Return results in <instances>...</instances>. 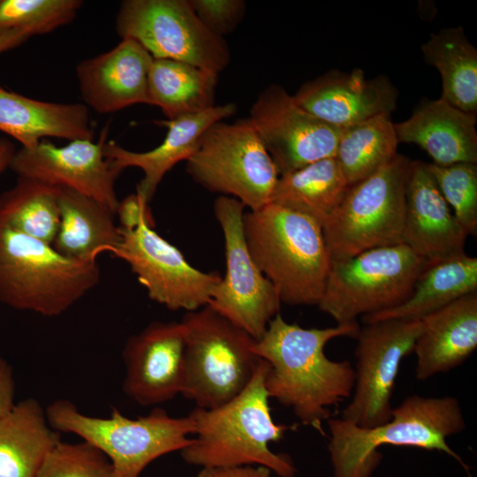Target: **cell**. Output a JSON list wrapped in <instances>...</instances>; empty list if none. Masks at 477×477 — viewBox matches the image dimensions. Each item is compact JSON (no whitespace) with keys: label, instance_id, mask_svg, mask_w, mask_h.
Instances as JSON below:
<instances>
[{"label":"cell","instance_id":"f546056e","mask_svg":"<svg viewBox=\"0 0 477 477\" xmlns=\"http://www.w3.org/2000/svg\"><path fill=\"white\" fill-rule=\"evenodd\" d=\"M424 61L442 78L441 98L454 107L477 113V49L462 26L448 27L431 34L421 45Z\"/></svg>","mask_w":477,"mask_h":477},{"label":"cell","instance_id":"ffe728a7","mask_svg":"<svg viewBox=\"0 0 477 477\" xmlns=\"http://www.w3.org/2000/svg\"><path fill=\"white\" fill-rule=\"evenodd\" d=\"M153 59L138 42L124 38L110 50L80 61L76 76L85 105L99 114H110L133 104H148Z\"/></svg>","mask_w":477,"mask_h":477},{"label":"cell","instance_id":"4316f807","mask_svg":"<svg viewBox=\"0 0 477 477\" xmlns=\"http://www.w3.org/2000/svg\"><path fill=\"white\" fill-rule=\"evenodd\" d=\"M477 292V258L466 254L428 265L400 305L362 317L364 323L387 319H422L454 300Z\"/></svg>","mask_w":477,"mask_h":477},{"label":"cell","instance_id":"603a6c76","mask_svg":"<svg viewBox=\"0 0 477 477\" xmlns=\"http://www.w3.org/2000/svg\"><path fill=\"white\" fill-rule=\"evenodd\" d=\"M394 127L398 142L417 145L436 165L477 163L476 115L441 97L420 102L410 117L394 123Z\"/></svg>","mask_w":477,"mask_h":477},{"label":"cell","instance_id":"e575fe53","mask_svg":"<svg viewBox=\"0 0 477 477\" xmlns=\"http://www.w3.org/2000/svg\"><path fill=\"white\" fill-rule=\"evenodd\" d=\"M36 477H114L111 462L91 443L59 442Z\"/></svg>","mask_w":477,"mask_h":477},{"label":"cell","instance_id":"836d02e7","mask_svg":"<svg viewBox=\"0 0 477 477\" xmlns=\"http://www.w3.org/2000/svg\"><path fill=\"white\" fill-rule=\"evenodd\" d=\"M443 197L467 235L477 233V163H428Z\"/></svg>","mask_w":477,"mask_h":477},{"label":"cell","instance_id":"3957f363","mask_svg":"<svg viewBox=\"0 0 477 477\" xmlns=\"http://www.w3.org/2000/svg\"><path fill=\"white\" fill-rule=\"evenodd\" d=\"M329 453L334 477H371L382 460L379 447L411 446L444 452L468 471V466L448 444L462 432L466 421L459 401L451 396L412 395L392 410L391 419L364 428L342 418L327 420Z\"/></svg>","mask_w":477,"mask_h":477},{"label":"cell","instance_id":"4dcf8cb0","mask_svg":"<svg viewBox=\"0 0 477 477\" xmlns=\"http://www.w3.org/2000/svg\"><path fill=\"white\" fill-rule=\"evenodd\" d=\"M391 114H380L342 129L335 158L352 186L389 163L398 140Z\"/></svg>","mask_w":477,"mask_h":477},{"label":"cell","instance_id":"484cf974","mask_svg":"<svg viewBox=\"0 0 477 477\" xmlns=\"http://www.w3.org/2000/svg\"><path fill=\"white\" fill-rule=\"evenodd\" d=\"M58 207L60 223L52 243L58 253L80 261H97L104 252L113 254L121 239L115 213L65 187H60Z\"/></svg>","mask_w":477,"mask_h":477},{"label":"cell","instance_id":"74e56055","mask_svg":"<svg viewBox=\"0 0 477 477\" xmlns=\"http://www.w3.org/2000/svg\"><path fill=\"white\" fill-rule=\"evenodd\" d=\"M15 385L11 365L0 356V417L15 405Z\"/></svg>","mask_w":477,"mask_h":477},{"label":"cell","instance_id":"9c48e42d","mask_svg":"<svg viewBox=\"0 0 477 477\" xmlns=\"http://www.w3.org/2000/svg\"><path fill=\"white\" fill-rule=\"evenodd\" d=\"M428 263L404 244L372 248L331 260L321 311L337 324L390 309L411 294Z\"/></svg>","mask_w":477,"mask_h":477},{"label":"cell","instance_id":"f1b7e54d","mask_svg":"<svg viewBox=\"0 0 477 477\" xmlns=\"http://www.w3.org/2000/svg\"><path fill=\"white\" fill-rule=\"evenodd\" d=\"M218 74L172 59L154 58L148 80V104L167 119L204 111L215 106Z\"/></svg>","mask_w":477,"mask_h":477},{"label":"cell","instance_id":"ab89813d","mask_svg":"<svg viewBox=\"0 0 477 477\" xmlns=\"http://www.w3.org/2000/svg\"><path fill=\"white\" fill-rule=\"evenodd\" d=\"M26 41V39L19 34H11L0 38V53L16 48Z\"/></svg>","mask_w":477,"mask_h":477},{"label":"cell","instance_id":"f35d334b","mask_svg":"<svg viewBox=\"0 0 477 477\" xmlns=\"http://www.w3.org/2000/svg\"><path fill=\"white\" fill-rule=\"evenodd\" d=\"M16 153L14 145L5 138H0V175L11 167Z\"/></svg>","mask_w":477,"mask_h":477},{"label":"cell","instance_id":"d4e9b609","mask_svg":"<svg viewBox=\"0 0 477 477\" xmlns=\"http://www.w3.org/2000/svg\"><path fill=\"white\" fill-rule=\"evenodd\" d=\"M59 442L37 399L18 402L0 417V477H36Z\"/></svg>","mask_w":477,"mask_h":477},{"label":"cell","instance_id":"d6a6232c","mask_svg":"<svg viewBox=\"0 0 477 477\" xmlns=\"http://www.w3.org/2000/svg\"><path fill=\"white\" fill-rule=\"evenodd\" d=\"M81 0H0V38L51 33L72 23Z\"/></svg>","mask_w":477,"mask_h":477},{"label":"cell","instance_id":"5b68a950","mask_svg":"<svg viewBox=\"0 0 477 477\" xmlns=\"http://www.w3.org/2000/svg\"><path fill=\"white\" fill-rule=\"evenodd\" d=\"M97 261L64 256L51 244L0 223V303L58 316L100 281Z\"/></svg>","mask_w":477,"mask_h":477},{"label":"cell","instance_id":"8d00e7d4","mask_svg":"<svg viewBox=\"0 0 477 477\" xmlns=\"http://www.w3.org/2000/svg\"><path fill=\"white\" fill-rule=\"evenodd\" d=\"M195 477H272V472L262 466L202 467Z\"/></svg>","mask_w":477,"mask_h":477},{"label":"cell","instance_id":"ac0fdd59","mask_svg":"<svg viewBox=\"0 0 477 477\" xmlns=\"http://www.w3.org/2000/svg\"><path fill=\"white\" fill-rule=\"evenodd\" d=\"M467 237L428 163L411 161L405 185L403 244L432 265L465 254Z\"/></svg>","mask_w":477,"mask_h":477},{"label":"cell","instance_id":"e0dca14e","mask_svg":"<svg viewBox=\"0 0 477 477\" xmlns=\"http://www.w3.org/2000/svg\"><path fill=\"white\" fill-rule=\"evenodd\" d=\"M185 348L186 329L181 322H154L130 337L122 352L124 393L144 406L181 394Z\"/></svg>","mask_w":477,"mask_h":477},{"label":"cell","instance_id":"d6986e66","mask_svg":"<svg viewBox=\"0 0 477 477\" xmlns=\"http://www.w3.org/2000/svg\"><path fill=\"white\" fill-rule=\"evenodd\" d=\"M304 110L322 121L345 128L380 114H391L398 93L385 76L367 79L361 69L331 70L305 82L292 95Z\"/></svg>","mask_w":477,"mask_h":477},{"label":"cell","instance_id":"d590c367","mask_svg":"<svg viewBox=\"0 0 477 477\" xmlns=\"http://www.w3.org/2000/svg\"><path fill=\"white\" fill-rule=\"evenodd\" d=\"M194 12L214 34L224 38L244 17L246 3L242 0H189Z\"/></svg>","mask_w":477,"mask_h":477},{"label":"cell","instance_id":"6da1fadb","mask_svg":"<svg viewBox=\"0 0 477 477\" xmlns=\"http://www.w3.org/2000/svg\"><path fill=\"white\" fill-rule=\"evenodd\" d=\"M360 329L358 322L305 329L276 314L252 346L269 364L264 383L269 398L325 435L322 423L330 419L331 407L352 396L355 371L348 360L329 359L324 348L336 337L356 338Z\"/></svg>","mask_w":477,"mask_h":477},{"label":"cell","instance_id":"8fae6325","mask_svg":"<svg viewBox=\"0 0 477 477\" xmlns=\"http://www.w3.org/2000/svg\"><path fill=\"white\" fill-rule=\"evenodd\" d=\"M186 169L207 190L235 198L252 211L270 202L279 178L248 118L211 125L186 160Z\"/></svg>","mask_w":477,"mask_h":477},{"label":"cell","instance_id":"9a60e30c","mask_svg":"<svg viewBox=\"0 0 477 477\" xmlns=\"http://www.w3.org/2000/svg\"><path fill=\"white\" fill-rule=\"evenodd\" d=\"M279 176L335 157L341 128L317 118L281 86L261 92L248 117Z\"/></svg>","mask_w":477,"mask_h":477},{"label":"cell","instance_id":"44dd1931","mask_svg":"<svg viewBox=\"0 0 477 477\" xmlns=\"http://www.w3.org/2000/svg\"><path fill=\"white\" fill-rule=\"evenodd\" d=\"M236 110V105L231 102L215 105L199 113L157 121L168 131L163 142L155 148L134 152L124 148L114 140H109L103 145V155L112 167L120 172L129 167H136L143 171L136 194L148 204L165 174L178 163L186 161L193 154L204 132L214 123L232 116Z\"/></svg>","mask_w":477,"mask_h":477},{"label":"cell","instance_id":"277c9868","mask_svg":"<svg viewBox=\"0 0 477 477\" xmlns=\"http://www.w3.org/2000/svg\"><path fill=\"white\" fill-rule=\"evenodd\" d=\"M243 231L252 259L282 303L318 305L331 265L319 223L269 202L244 214Z\"/></svg>","mask_w":477,"mask_h":477},{"label":"cell","instance_id":"2e32d148","mask_svg":"<svg viewBox=\"0 0 477 477\" xmlns=\"http://www.w3.org/2000/svg\"><path fill=\"white\" fill-rule=\"evenodd\" d=\"M108 126L99 140H74L57 147L42 140L32 149L16 150L10 169L18 177L65 187L94 199L117 215L120 201L115 183L122 173L103 155Z\"/></svg>","mask_w":477,"mask_h":477},{"label":"cell","instance_id":"7c38bea8","mask_svg":"<svg viewBox=\"0 0 477 477\" xmlns=\"http://www.w3.org/2000/svg\"><path fill=\"white\" fill-rule=\"evenodd\" d=\"M115 28L119 37L135 40L154 58L186 62L216 74L231 60L224 38L204 26L189 0H125Z\"/></svg>","mask_w":477,"mask_h":477},{"label":"cell","instance_id":"52a82bcc","mask_svg":"<svg viewBox=\"0 0 477 477\" xmlns=\"http://www.w3.org/2000/svg\"><path fill=\"white\" fill-rule=\"evenodd\" d=\"M117 215L121 239L112 254L130 266L152 300L173 311L191 312L208 304L222 276L193 268L161 237L153 229L148 203L131 194L120 201Z\"/></svg>","mask_w":477,"mask_h":477},{"label":"cell","instance_id":"ba28073f","mask_svg":"<svg viewBox=\"0 0 477 477\" xmlns=\"http://www.w3.org/2000/svg\"><path fill=\"white\" fill-rule=\"evenodd\" d=\"M181 322L186 329L181 395L203 409L238 395L261 360L252 350L255 340L209 305L187 312Z\"/></svg>","mask_w":477,"mask_h":477},{"label":"cell","instance_id":"7402d4cb","mask_svg":"<svg viewBox=\"0 0 477 477\" xmlns=\"http://www.w3.org/2000/svg\"><path fill=\"white\" fill-rule=\"evenodd\" d=\"M413 352L415 377L425 381L463 364L477 347V292L466 294L422 319Z\"/></svg>","mask_w":477,"mask_h":477},{"label":"cell","instance_id":"8992f818","mask_svg":"<svg viewBox=\"0 0 477 477\" xmlns=\"http://www.w3.org/2000/svg\"><path fill=\"white\" fill-rule=\"evenodd\" d=\"M45 413L55 430L75 434L103 452L114 477H140L156 458L189 445L194 433L190 415L171 417L160 408L136 419L113 408L110 417L101 418L84 414L70 400L57 399Z\"/></svg>","mask_w":477,"mask_h":477},{"label":"cell","instance_id":"4fadbf2b","mask_svg":"<svg viewBox=\"0 0 477 477\" xmlns=\"http://www.w3.org/2000/svg\"><path fill=\"white\" fill-rule=\"evenodd\" d=\"M357 336L355 382L341 418L370 428L392 416L391 397L402 360L413 352L421 319H387L364 323Z\"/></svg>","mask_w":477,"mask_h":477},{"label":"cell","instance_id":"5bb4252c","mask_svg":"<svg viewBox=\"0 0 477 477\" xmlns=\"http://www.w3.org/2000/svg\"><path fill=\"white\" fill-rule=\"evenodd\" d=\"M244 208L232 197L223 195L215 201V216L224 238L226 273L208 305L258 340L279 314L282 302L251 257L243 231Z\"/></svg>","mask_w":477,"mask_h":477},{"label":"cell","instance_id":"1f68e13d","mask_svg":"<svg viewBox=\"0 0 477 477\" xmlns=\"http://www.w3.org/2000/svg\"><path fill=\"white\" fill-rule=\"evenodd\" d=\"M59 191L60 186L18 177L16 184L0 194V223L52 245L60 223Z\"/></svg>","mask_w":477,"mask_h":477},{"label":"cell","instance_id":"30bf717a","mask_svg":"<svg viewBox=\"0 0 477 477\" xmlns=\"http://www.w3.org/2000/svg\"><path fill=\"white\" fill-rule=\"evenodd\" d=\"M411 161L398 154L377 171L350 186L322 227L331 260L403 244L405 185Z\"/></svg>","mask_w":477,"mask_h":477},{"label":"cell","instance_id":"83f0119b","mask_svg":"<svg viewBox=\"0 0 477 477\" xmlns=\"http://www.w3.org/2000/svg\"><path fill=\"white\" fill-rule=\"evenodd\" d=\"M350 186L336 158L329 157L279 176L270 202L304 215L323 227Z\"/></svg>","mask_w":477,"mask_h":477},{"label":"cell","instance_id":"cb8c5ba5","mask_svg":"<svg viewBox=\"0 0 477 477\" xmlns=\"http://www.w3.org/2000/svg\"><path fill=\"white\" fill-rule=\"evenodd\" d=\"M0 131L32 149L46 138L94 140L88 108L79 102L40 101L0 86Z\"/></svg>","mask_w":477,"mask_h":477},{"label":"cell","instance_id":"7a4b0ae2","mask_svg":"<svg viewBox=\"0 0 477 477\" xmlns=\"http://www.w3.org/2000/svg\"><path fill=\"white\" fill-rule=\"evenodd\" d=\"M268 369L269 364L261 360L238 395L219 406L195 407L189 413L194 437L180 450L186 463L201 467L262 466L279 477H295L297 470L291 459L269 447L290 428L272 419L264 383Z\"/></svg>","mask_w":477,"mask_h":477}]
</instances>
